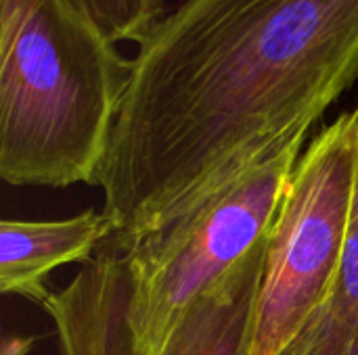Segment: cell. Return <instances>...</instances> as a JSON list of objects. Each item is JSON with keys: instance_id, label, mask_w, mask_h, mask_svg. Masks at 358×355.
I'll use <instances>...</instances> for the list:
<instances>
[{"instance_id": "obj_1", "label": "cell", "mask_w": 358, "mask_h": 355, "mask_svg": "<svg viewBox=\"0 0 358 355\" xmlns=\"http://www.w3.org/2000/svg\"><path fill=\"white\" fill-rule=\"evenodd\" d=\"M358 80V0H185L138 44L94 184L111 236L180 220Z\"/></svg>"}, {"instance_id": "obj_2", "label": "cell", "mask_w": 358, "mask_h": 355, "mask_svg": "<svg viewBox=\"0 0 358 355\" xmlns=\"http://www.w3.org/2000/svg\"><path fill=\"white\" fill-rule=\"evenodd\" d=\"M304 144L296 140L155 234L107 236L42 303L61 355L166 354L195 301L271 230Z\"/></svg>"}, {"instance_id": "obj_3", "label": "cell", "mask_w": 358, "mask_h": 355, "mask_svg": "<svg viewBox=\"0 0 358 355\" xmlns=\"http://www.w3.org/2000/svg\"><path fill=\"white\" fill-rule=\"evenodd\" d=\"M132 71L65 0L0 38V176L13 186L94 184Z\"/></svg>"}, {"instance_id": "obj_4", "label": "cell", "mask_w": 358, "mask_h": 355, "mask_svg": "<svg viewBox=\"0 0 358 355\" xmlns=\"http://www.w3.org/2000/svg\"><path fill=\"white\" fill-rule=\"evenodd\" d=\"M358 190V107L323 128L294 165L268 232L252 355H279L327 295Z\"/></svg>"}, {"instance_id": "obj_5", "label": "cell", "mask_w": 358, "mask_h": 355, "mask_svg": "<svg viewBox=\"0 0 358 355\" xmlns=\"http://www.w3.org/2000/svg\"><path fill=\"white\" fill-rule=\"evenodd\" d=\"M111 232L103 209H86L67 220H2L0 291L42 305L50 295L46 276L59 266L90 259Z\"/></svg>"}, {"instance_id": "obj_6", "label": "cell", "mask_w": 358, "mask_h": 355, "mask_svg": "<svg viewBox=\"0 0 358 355\" xmlns=\"http://www.w3.org/2000/svg\"><path fill=\"white\" fill-rule=\"evenodd\" d=\"M268 232L195 301L164 355H252Z\"/></svg>"}, {"instance_id": "obj_7", "label": "cell", "mask_w": 358, "mask_h": 355, "mask_svg": "<svg viewBox=\"0 0 358 355\" xmlns=\"http://www.w3.org/2000/svg\"><path fill=\"white\" fill-rule=\"evenodd\" d=\"M279 355H358V190L340 270L323 301Z\"/></svg>"}, {"instance_id": "obj_8", "label": "cell", "mask_w": 358, "mask_h": 355, "mask_svg": "<svg viewBox=\"0 0 358 355\" xmlns=\"http://www.w3.org/2000/svg\"><path fill=\"white\" fill-rule=\"evenodd\" d=\"M107 40L141 44L164 19V0H65Z\"/></svg>"}, {"instance_id": "obj_9", "label": "cell", "mask_w": 358, "mask_h": 355, "mask_svg": "<svg viewBox=\"0 0 358 355\" xmlns=\"http://www.w3.org/2000/svg\"><path fill=\"white\" fill-rule=\"evenodd\" d=\"M42 0H0V38L10 36Z\"/></svg>"}, {"instance_id": "obj_10", "label": "cell", "mask_w": 358, "mask_h": 355, "mask_svg": "<svg viewBox=\"0 0 358 355\" xmlns=\"http://www.w3.org/2000/svg\"><path fill=\"white\" fill-rule=\"evenodd\" d=\"M34 345V339H21V337H13L6 339L2 345V354L0 355H25L29 352V347Z\"/></svg>"}]
</instances>
